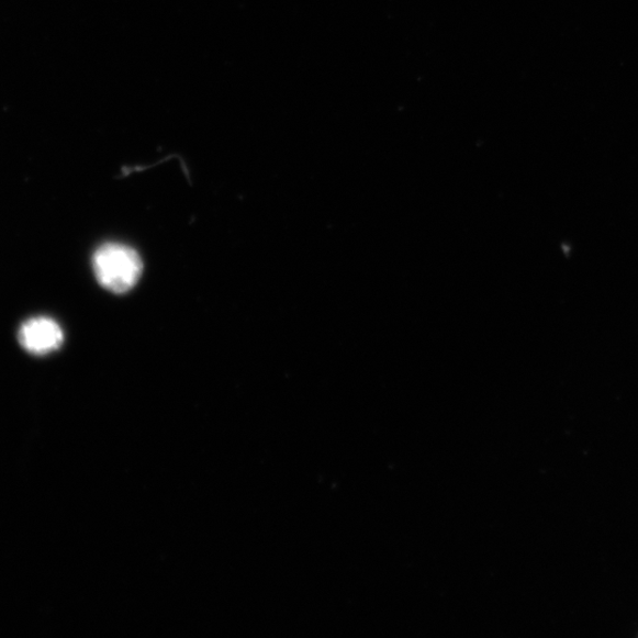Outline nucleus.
<instances>
[{
  "mask_svg": "<svg viewBox=\"0 0 638 638\" xmlns=\"http://www.w3.org/2000/svg\"><path fill=\"white\" fill-rule=\"evenodd\" d=\"M64 332L52 318L36 317L26 321L20 329L21 346L30 354L46 355L64 344Z\"/></svg>",
  "mask_w": 638,
  "mask_h": 638,
  "instance_id": "obj_2",
  "label": "nucleus"
},
{
  "mask_svg": "<svg viewBox=\"0 0 638 638\" xmlns=\"http://www.w3.org/2000/svg\"><path fill=\"white\" fill-rule=\"evenodd\" d=\"M93 272L107 290L124 293L132 290L143 275V260L132 247L105 244L92 258Z\"/></svg>",
  "mask_w": 638,
  "mask_h": 638,
  "instance_id": "obj_1",
  "label": "nucleus"
}]
</instances>
